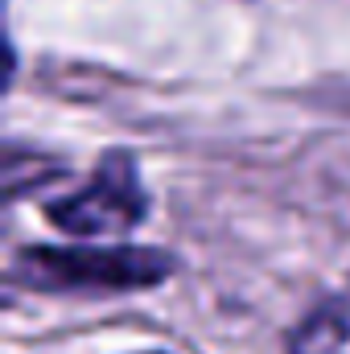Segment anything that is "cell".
I'll list each match as a JSON object with an SVG mask.
<instances>
[{"mask_svg":"<svg viewBox=\"0 0 350 354\" xmlns=\"http://www.w3.org/2000/svg\"><path fill=\"white\" fill-rule=\"evenodd\" d=\"M140 214H145V189L136 177V161L124 153L107 157L83 189H75L50 206V218L79 239L120 235V231L136 227Z\"/></svg>","mask_w":350,"mask_h":354,"instance_id":"obj_2","label":"cell"},{"mask_svg":"<svg viewBox=\"0 0 350 354\" xmlns=\"http://www.w3.org/2000/svg\"><path fill=\"white\" fill-rule=\"evenodd\" d=\"M293 354H350V292L326 301L305 317L293 338Z\"/></svg>","mask_w":350,"mask_h":354,"instance_id":"obj_3","label":"cell"},{"mask_svg":"<svg viewBox=\"0 0 350 354\" xmlns=\"http://www.w3.org/2000/svg\"><path fill=\"white\" fill-rule=\"evenodd\" d=\"M169 256L149 248H29L17 256L12 276L33 288H149L165 280Z\"/></svg>","mask_w":350,"mask_h":354,"instance_id":"obj_1","label":"cell"}]
</instances>
